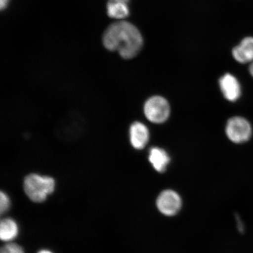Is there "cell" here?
<instances>
[{"label":"cell","mask_w":253,"mask_h":253,"mask_svg":"<svg viewBox=\"0 0 253 253\" xmlns=\"http://www.w3.org/2000/svg\"><path fill=\"white\" fill-rule=\"evenodd\" d=\"M103 45L110 51H118L125 59L134 58L143 45V39L138 28L127 21L110 25L104 32Z\"/></svg>","instance_id":"obj_1"},{"label":"cell","mask_w":253,"mask_h":253,"mask_svg":"<svg viewBox=\"0 0 253 253\" xmlns=\"http://www.w3.org/2000/svg\"><path fill=\"white\" fill-rule=\"evenodd\" d=\"M55 179L48 176H42L37 173H31L25 177L24 189L31 201L36 203L45 201L55 191Z\"/></svg>","instance_id":"obj_2"},{"label":"cell","mask_w":253,"mask_h":253,"mask_svg":"<svg viewBox=\"0 0 253 253\" xmlns=\"http://www.w3.org/2000/svg\"><path fill=\"white\" fill-rule=\"evenodd\" d=\"M226 134L233 143H245L252 137L253 128L249 120L241 116H234L227 122Z\"/></svg>","instance_id":"obj_3"},{"label":"cell","mask_w":253,"mask_h":253,"mask_svg":"<svg viewBox=\"0 0 253 253\" xmlns=\"http://www.w3.org/2000/svg\"><path fill=\"white\" fill-rule=\"evenodd\" d=\"M144 113L145 118L150 122L161 124L169 118L170 113L169 104L162 96H152L144 104Z\"/></svg>","instance_id":"obj_4"},{"label":"cell","mask_w":253,"mask_h":253,"mask_svg":"<svg viewBox=\"0 0 253 253\" xmlns=\"http://www.w3.org/2000/svg\"><path fill=\"white\" fill-rule=\"evenodd\" d=\"M156 205L161 213L167 216H173L181 210L182 201L178 193L172 189H166L158 195Z\"/></svg>","instance_id":"obj_5"},{"label":"cell","mask_w":253,"mask_h":253,"mask_svg":"<svg viewBox=\"0 0 253 253\" xmlns=\"http://www.w3.org/2000/svg\"><path fill=\"white\" fill-rule=\"evenodd\" d=\"M219 86L224 97L230 102H236L241 96V85L238 79L232 74H226L221 77Z\"/></svg>","instance_id":"obj_6"},{"label":"cell","mask_w":253,"mask_h":253,"mask_svg":"<svg viewBox=\"0 0 253 253\" xmlns=\"http://www.w3.org/2000/svg\"><path fill=\"white\" fill-rule=\"evenodd\" d=\"M129 141L135 150L143 149L150 140V131L143 123L135 122L131 125L129 130Z\"/></svg>","instance_id":"obj_7"},{"label":"cell","mask_w":253,"mask_h":253,"mask_svg":"<svg viewBox=\"0 0 253 253\" xmlns=\"http://www.w3.org/2000/svg\"><path fill=\"white\" fill-rule=\"evenodd\" d=\"M233 58L240 63L253 62V37H246L232 50Z\"/></svg>","instance_id":"obj_8"},{"label":"cell","mask_w":253,"mask_h":253,"mask_svg":"<svg viewBox=\"0 0 253 253\" xmlns=\"http://www.w3.org/2000/svg\"><path fill=\"white\" fill-rule=\"evenodd\" d=\"M148 160L154 169L158 172L166 171L170 162L169 155L167 152L159 147H153L150 150Z\"/></svg>","instance_id":"obj_9"},{"label":"cell","mask_w":253,"mask_h":253,"mask_svg":"<svg viewBox=\"0 0 253 253\" xmlns=\"http://www.w3.org/2000/svg\"><path fill=\"white\" fill-rule=\"evenodd\" d=\"M19 234V227L16 221L10 217L2 219L0 223V238L5 243L12 242Z\"/></svg>","instance_id":"obj_10"},{"label":"cell","mask_w":253,"mask_h":253,"mask_svg":"<svg viewBox=\"0 0 253 253\" xmlns=\"http://www.w3.org/2000/svg\"><path fill=\"white\" fill-rule=\"evenodd\" d=\"M107 9V14L111 18L123 19L129 15V8L125 3L109 1Z\"/></svg>","instance_id":"obj_11"},{"label":"cell","mask_w":253,"mask_h":253,"mask_svg":"<svg viewBox=\"0 0 253 253\" xmlns=\"http://www.w3.org/2000/svg\"><path fill=\"white\" fill-rule=\"evenodd\" d=\"M11 207V200L5 192H0V213L1 215L5 214Z\"/></svg>","instance_id":"obj_12"},{"label":"cell","mask_w":253,"mask_h":253,"mask_svg":"<svg viewBox=\"0 0 253 253\" xmlns=\"http://www.w3.org/2000/svg\"><path fill=\"white\" fill-rule=\"evenodd\" d=\"M0 253H25L20 245L13 242L7 243L1 249Z\"/></svg>","instance_id":"obj_13"},{"label":"cell","mask_w":253,"mask_h":253,"mask_svg":"<svg viewBox=\"0 0 253 253\" xmlns=\"http://www.w3.org/2000/svg\"><path fill=\"white\" fill-rule=\"evenodd\" d=\"M236 217L237 221V226H238L239 232L243 233L244 232L245 230L244 226L243 225V223L242 222L241 219H240V217L237 216V215H236Z\"/></svg>","instance_id":"obj_14"},{"label":"cell","mask_w":253,"mask_h":253,"mask_svg":"<svg viewBox=\"0 0 253 253\" xmlns=\"http://www.w3.org/2000/svg\"><path fill=\"white\" fill-rule=\"evenodd\" d=\"M9 0H0V8L1 10L7 7Z\"/></svg>","instance_id":"obj_15"},{"label":"cell","mask_w":253,"mask_h":253,"mask_svg":"<svg viewBox=\"0 0 253 253\" xmlns=\"http://www.w3.org/2000/svg\"><path fill=\"white\" fill-rule=\"evenodd\" d=\"M129 1V0H110V1L125 3V4H126Z\"/></svg>","instance_id":"obj_16"},{"label":"cell","mask_w":253,"mask_h":253,"mask_svg":"<svg viewBox=\"0 0 253 253\" xmlns=\"http://www.w3.org/2000/svg\"><path fill=\"white\" fill-rule=\"evenodd\" d=\"M249 72L253 77V62L251 63V65H250Z\"/></svg>","instance_id":"obj_17"},{"label":"cell","mask_w":253,"mask_h":253,"mask_svg":"<svg viewBox=\"0 0 253 253\" xmlns=\"http://www.w3.org/2000/svg\"><path fill=\"white\" fill-rule=\"evenodd\" d=\"M53 253L52 252L48 251V250L43 249V250H41V251L39 252V253Z\"/></svg>","instance_id":"obj_18"}]
</instances>
